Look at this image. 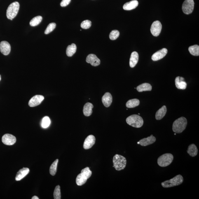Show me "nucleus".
I'll return each mask as SVG.
<instances>
[{
    "mask_svg": "<svg viewBox=\"0 0 199 199\" xmlns=\"http://www.w3.org/2000/svg\"><path fill=\"white\" fill-rule=\"evenodd\" d=\"M92 175V171L89 167H85L81 170V173L77 176L76 182L78 186H82L86 183L87 180Z\"/></svg>",
    "mask_w": 199,
    "mask_h": 199,
    "instance_id": "1",
    "label": "nucleus"
},
{
    "mask_svg": "<svg viewBox=\"0 0 199 199\" xmlns=\"http://www.w3.org/2000/svg\"><path fill=\"white\" fill-rule=\"evenodd\" d=\"M187 124L186 118L181 117L174 121L173 124V131L176 134L181 133L186 129Z\"/></svg>",
    "mask_w": 199,
    "mask_h": 199,
    "instance_id": "2",
    "label": "nucleus"
},
{
    "mask_svg": "<svg viewBox=\"0 0 199 199\" xmlns=\"http://www.w3.org/2000/svg\"><path fill=\"white\" fill-rule=\"evenodd\" d=\"M127 123L128 125L136 128H141L144 124V120L142 117L138 115L134 114L126 119Z\"/></svg>",
    "mask_w": 199,
    "mask_h": 199,
    "instance_id": "3",
    "label": "nucleus"
},
{
    "mask_svg": "<svg viewBox=\"0 0 199 199\" xmlns=\"http://www.w3.org/2000/svg\"><path fill=\"white\" fill-rule=\"evenodd\" d=\"M113 163L116 170L120 171L123 170L126 166V159L121 155L116 154L113 157Z\"/></svg>",
    "mask_w": 199,
    "mask_h": 199,
    "instance_id": "4",
    "label": "nucleus"
},
{
    "mask_svg": "<svg viewBox=\"0 0 199 199\" xmlns=\"http://www.w3.org/2000/svg\"><path fill=\"white\" fill-rule=\"evenodd\" d=\"M184 179L183 177L180 174L178 175L169 180L165 181L161 183L162 187L164 188H170L179 186L183 182Z\"/></svg>",
    "mask_w": 199,
    "mask_h": 199,
    "instance_id": "5",
    "label": "nucleus"
},
{
    "mask_svg": "<svg viewBox=\"0 0 199 199\" xmlns=\"http://www.w3.org/2000/svg\"><path fill=\"white\" fill-rule=\"evenodd\" d=\"M20 8V5L17 2L10 4L6 11V16L8 19L12 20L16 16Z\"/></svg>",
    "mask_w": 199,
    "mask_h": 199,
    "instance_id": "6",
    "label": "nucleus"
},
{
    "mask_svg": "<svg viewBox=\"0 0 199 199\" xmlns=\"http://www.w3.org/2000/svg\"><path fill=\"white\" fill-rule=\"evenodd\" d=\"M174 159V157L171 153H165L158 159V164L160 167H165L170 165Z\"/></svg>",
    "mask_w": 199,
    "mask_h": 199,
    "instance_id": "7",
    "label": "nucleus"
},
{
    "mask_svg": "<svg viewBox=\"0 0 199 199\" xmlns=\"http://www.w3.org/2000/svg\"><path fill=\"white\" fill-rule=\"evenodd\" d=\"M194 0H185L182 5V10L186 15H189L193 12L194 9Z\"/></svg>",
    "mask_w": 199,
    "mask_h": 199,
    "instance_id": "8",
    "label": "nucleus"
},
{
    "mask_svg": "<svg viewBox=\"0 0 199 199\" xmlns=\"http://www.w3.org/2000/svg\"><path fill=\"white\" fill-rule=\"evenodd\" d=\"M162 29V25L159 21L153 22L151 28V31L153 36L157 37L159 35Z\"/></svg>",
    "mask_w": 199,
    "mask_h": 199,
    "instance_id": "9",
    "label": "nucleus"
},
{
    "mask_svg": "<svg viewBox=\"0 0 199 199\" xmlns=\"http://www.w3.org/2000/svg\"><path fill=\"white\" fill-rule=\"evenodd\" d=\"M16 139L14 136L10 134H6L2 138V142L7 145H12L16 142Z\"/></svg>",
    "mask_w": 199,
    "mask_h": 199,
    "instance_id": "10",
    "label": "nucleus"
},
{
    "mask_svg": "<svg viewBox=\"0 0 199 199\" xmlns=\"http://www.w3.org/2000/svg\"><path fill=\"white\" fill-rule=\"evenodd\" d=\"M44 98L42 95L34 96L30 100L29 105L31 107H34L39 105L43 102Z\"/></svg>",
    "mask_w": 199,
    "mask_h": 199,
    "instance_id": "11",
    "label": "nucleus"
},
{
    "mask_svg": "<svg viewBox=\"0 0 199 199\" xmlns=\"http://www.w3.org/2000/svg\"><path fill=\"white\" fill-rule=\"evenodd\" d=\"M95 142L96 138L95 136L92 135L88 136L86 138L84 142V149L86 150L90 149L95 145Z\"/></svg>",
    "mask_w": 199,
    "mask_h": 199,
    "instance_id": "12",
    "label": "nucleus"
},
{
    "mask_svg": "<svg viewBox=\"0 0 199 199\" xmlns=\"http://www.w3.org/2000/svg\"><path fill=\"white\" fill-rule=\"evenodd\" d=\"M168 51L166 48H164L161 50L155 52L152 56V59L153 61H158L160 60L166 55Z\"/></svg>",
    "mask_w": 199,
    "mask_h": 199,
    "instance_id": "13",
    "label": "nucleus"
},
{
    "mask_svg": "<svg viewBox=\"0 0 199 199\" xmlns=\"http://www.w3.org/2000/svg\"><path fill=\"white\" fill-rule=\"evenodd\" d=\"M86 61L94 66H97L100 65V61L97 57L93 54H90L87 56Z\"/></svg>",
    "mask_w": 199,
    "mask_h": 199,
    "instance_id": "14",
    "label": "nucleus"
},
{
    "mask_svg": "<svg viewBox=\"0 0 199 199\" xmlns=\"http://www.w3.org/2000/svg\"><path fill=\"white\" fill-rule=\"evenodd\" d=\"M0 51L5 55L9 54L11 51V46L9 43L6 41H2L0 43Z\"/></svg>",
    "mask_w": 199,
    "mask_h": 199,
    "instance_id": "15",
    "label": "nucleus"
},
{
    "mask_svg": "<svg viewBox=\"0 0 199 199\" xmlns=\"http://www.w3.org/2000/svg\"><path fill=\"white\" fill-rule=\"evenodd\" d=\"M156 141V138L152 135L150 137L141 139L139 141V144L142 146H146L153 144Z\"/></svg>",
    "mask_w": 199,
    "mask_h": 199,
    "instance_id": "16",
    "label": "nucleus"
},
{
    "mask_svg": "<svg viewBox=\"0 0 199 199\" xmlns=\"http://www.w3.org/2000/svg\"><path fill=\"white\" fill-rule=\"evenodd\" d=\"M175 85L176 88L179 89L184 90L187 88V83L184 81V79L182 77L178 76L175 79Z\"/></svg>",
    "mask_w": 199,
    "mask_h": 199,
    "instance_id": "17",
    "label": "nucleus"
},
{
    "mask_svg": "<svg viewBox=\"0 0 199 199\" xmlns=\"http://www.w3.org/2000/svg\"><path fill=\"white\" fill-rule=\"evenodd\" d=\"M113 101V97L111 94L109 92L106 93L102 98V102L106 107L110 106Z\"/></svg>",
    "mask_w": 199,
    "mask_h": 199,
    "instance_id": "18",
    "label": "nucleus"
},
{
    "mask_svg": "<svg viewBox=\"0 0 199 199\" xmlns=\"http://www.w3.org/2000/svg\"><path fill=\"white\" fill-rule=\"evenodd\" d=\"M29 169L28 168L24 167V168L20 169L16 174L15 178L16 180L18 181L21 180L22 179H23L29 174Z\"/></svg>",
    "mask_w": 199,
    "mask_h": 199,
    "instance_id": "19",
    "label": "nucleus"
},
{
    "mask_svg": "<svg viewBox=\"0 0 199 199\" xmlns=\"http://www.w3.org/2000/svg\"><path fill=\"white\" fill-rule=\"evenodd\" d=\"M138 5V2L137 0H133L129 2L125 3L124 5L123 8L124 10H130L137 7Z\"/></svg>",
    "mask_w": 199,
    "mask_h": 199,
    "instance_id": "20",
    "label": "nucleus"
},
{
    "mask_svg": "<svg viewBox=\"0 0 199 199\" xmlns=\"http://www.w3.org/2000/svg\"><path fill=\"white\" fill-rule=\"evenodd\" d=\"M139 60V55L136 51L132 52L130 60V65L131 68H134L138 63Z\"/></svg>",
    "mask_w": 199,
    "mask_h": 199,
    "instance_id": "21",
    "label": "nucleus"
},
{
    "mask_svg": "<svg viewBox=\"0 0 199 199\" xmlns=\"http://www.w3.org/2000/svg\"><path fill=\"white\" fill-rule=\"evenodd\" d=\"M94 107L93 105L90 103H87L84 106L83 113L85 116L89 117L92 115V109Z\"/></svg>",
    "mask_w": 199,
    "mask_h": 199,
    "instance_id": "22",
    "label": "nucleus"
},
{
    "mask_svg": "<svg viewBox=\"0 0 199 199\" xmlns=\"http://www.w3.org/2000/svg\"><path fill=\"white\" fill-rule=\"evenodd\" d=\"M167 108L165 106H163L156 112L155 118L158 120H161L165 116L167 112Z\"/></svg>",
    "mask_w": 199,
    "mask_h": 199,
    "instance_id": "23",
    "label": "nucleus"
},
{
    "mask_svg": "<svg viewBox=\"0 0 199 199\" xmlns=\"http://www.w3.org/2000/svg\"><path fill=\"white\" fill-rule=\"evenodd\" d=\"M187 152L192 157L196 156L198 154V150L197 146L194 144H191L188 146Z\"/></svg>",
    "mask_w": 199,
    "mask_h": 199,
    "instance_id": "24",
    "label": "nucleus"
},
{
    "mask_svg": "<svg viewBox=\"0 0 199 199\" xmlns=\"http://www.w3.org/2000/svg\"><path fill=\"white\" fill-rule=\"evenodd\" d=\"M137 89L138 91L139 92L150 91L152 89V86L149 83H144L137 86Z\"/></svg>",
    "mask_w": 199,
    "mask_h": 199,
    "instance_id": "25",
    "label": "nucleus"
},
{
    "mask_svg": "<svg viewBox=\"0 0 199 199\" xmlns=\"http://www.w3.org/2000/svg\"><path fill=\"white\" fill-rule=\"evenodd\" d=\"M76 49V45L75 44H72L71 45H69L66 49V55L68 57H72L75 53Z\"/></svg>",
    "mask_w": 199,
    "mask_h": 199,
    "instance_id": "26",
    "label": "nucleus"
},
{
    "mask_svg": "<svg viewBox=\"0 0 199 199\" xmlns=\"http://www.w3.org/2000/svg\"><path fill=\"white\" fill-rule=\"evenodd\" d=\"M140 104V101L138 99L130 100L126 103V107L128 108H133L137 107Z\"/></svg>",
    "mask_w": 199,
    "mask_h": 199,
    "instance_id": "27",
    "label": "nucleus"
},
{
    "mask_svg": "<svg viewBox=\"0 0 199 199\" xmlns=\"http://www.w3.org/2000/svg\"><path fill=\"white\" fill-rule=\"evenodd\" d=\"M188 50L190 53L193 55L196 56L199 55V46L198 45H195L190 47Z\"/></svg>",
    "mask_w": 199,
    "mask_h": 199,
    "instance_id": "28",
    "label": "nucleus"
},
{
    "mask_svg": "<svg viewBox=\"0 0 199 199\" xmlns=\"http://www.w3.org/2000/svg\"><path fill=\"white\" fill-rule=\"evenodd\" d=\"M59 160L58 159L56 160L52 164L50 167V173L52 176L55 175L57 171V167L58 164V163Z\"/></svg>",
    "mask_w": 199,
    "mask_h": 199,
    "instance_id": "29",
    "label": "nucleus"
},
{
    "mask_svg": "<svg viewBox=\"0 0 199 199\" xmlns=\"http://www.w3.org/2000/svg\"><path fill=\"white\" fill-rule=\"evenodd\" d=\"M43 17L41 16H37L34 17L30 22V24L33 27H34L39 24L42 20Z\"/></svg>",
    "mask_w": 199,
    "mask_h": 199,
    "instance_id": "30",
    "label": "nucleus"
},
{
    "mask_svg": "<svg viewBox=\"0 0 199 199\" xmlns=\"http://www.w3.org/2000/svg\"><path fill=\"white\" fill-rule=\"evenodd\" d=\"M51 123L50 118L48 117H44L42 120L41 125L43 128H46L49 126Z\"/></svg>",
    "mask_w": 199,
    "mask_h": 199,
    "instance_id": "31",
    "label": "nucleus"
},
{
    "mask_svg": "<svg viewBox=\"0 0 199 199\" xmlns=\"http://www.w3.org/2000/svg\"><path fill=\"white\" fill-rule=\"evenodd\" d=\"M54 197L55 199H61L60 187L59 185L56 187L54 191Z\"/></svg>",
    "mask_w": 199,
    "mask_h": 199,
    "instance_id": "32",
    "label": "nucleus"
},
{
    "mask_svg": "<svg viewBox=\"0 0 199 199\" xmlns=\"http://www.w3.org/2000/svg\"><path fill=\"white\" fill-rule=\"evenodd\" d=\"M56 26V24L54 23H52L49 24L46 30L45 31V34H48L51 33L55 28Z\"/></svg>",
    "mask_w": 199,
    "mask_h": 199,
    "instance_id": "33",
    "label": "nucleus"
},
{
    "mask_svg": "<svg viewBox=\"0 0 199 199\" xmlns=\"http://www.w3.org/2000/svg\"><path fill=\"white\" fill-rule=\"evenodd\" d=\"M120 35V32L118 30H114L111 31L110 33L109 37L110 39L112 40H116L118 37Z\"/></svg>",
    "mask_w": 199,
    "mask_h": 199,
    "instance_id": "34",
    "label": "nucleus"
},
{
    "mask_svg": "<svg viewBox=\"0 0 199 199\" xmlns=\"http://www.w3.org/2000/svg\"><path fill=\"white\" fill-rule=\"evenodd\" d=\"M92 22L89 20H86L82 22L81 27L83 29H87L89 28L91 26Z\"/></svg>",
    "mask_w": 199,
    "mask_h": 199,
    "instance_id": "35",
    "label": "nucleus"
},
{
    "mask_svg": "<svg viewBox=\"0 0 199 199\" xmlns=\"http://www.w3.org/2000/svg\"><path fill=\"white\" fill-rule=\"evenodd\" d=\"M71 0H62L61 3V6L62 7L67 6L71 2Z\"/></svg>",
    "mask_w": 199,
    "mask_h": 199,
    "instance_id": "36",
    "label": "nucleus"
},
{
    "mask_svg": "<svg viewBox=\"0 0 199 199\" xmlns=\"http://www.w3.org/2000/svg\"><path fill=\"white\" fill-rule=\"evenodd\" d=\"M32 199H38L39 198H38V197L37 196H33L32 198Z\"/></svg>",
    "mask_w": 199,
    "mask_h": 199,
    "instance_id": "37",
    "label": "nucleus"
},
{
    "mask_svg": "<svg viewBox=\"0 0 199 199\" xmlns=\"http://www.w3.org/2000/svg\"><path fill=\"white\" fill-rule=\"evenodd\" d=\"M1 75H0V81H1Z\"/></svg>",
    "mask_w": 199,
    "mask_h": 199,
    "instance_id": "38",
    "label": "nucleus"
},
{
    "mask_svg": "<svg viewBox=\"0 0 199 199\" xmlns=\"http://www.w3.org/2000/svg\"><path fill=\"white\" fill-rule=\"evenodd\" d=\"M137 144H139V142H137Z\"/></svg>",
    "mask_w": 199,
    "mask_h": 199,
    "instance_id": "39",
    "label": "nucleus"
},
{
    "mask_svg": "<svg viewBox=\"0 0 199 199\" xmlns=\"http://www.w3.org/2000/svg\"><path fill=\"white\" fill-rule=\"evenodd\" d=\"M176 133L174 134V135H176Z\"/></svg>",
    "mask_w": 199,
    "mask_h": 199,
    "instance_id": "40",
    "label": "nucleus"
}]
</instances>
